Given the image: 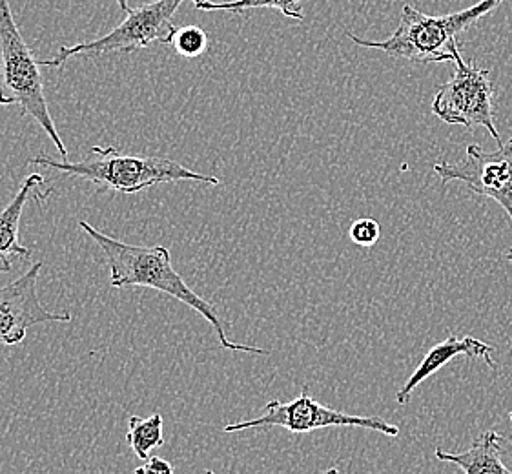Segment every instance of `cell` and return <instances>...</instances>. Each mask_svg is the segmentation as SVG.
Segmentation results:
<instances>
[{
	"mask_svg": "<svg viewBox=\"0 0 512 474\" xmlns=\"http://www.w3.org/2000/svg\"><path fill=\"white\" fill-rule=\"evenodd\" d=\"M79 227L92 237L108 261L112 289L126 290L143 287V289L157 290V292L168 294L177 301H181L185 307H190L197 314H201L212 325V329L216 330L217 340L226 351L267 356V349L241 345V343L228 340L225 325L219 318L216 307L190 289L186 285L185 279L181 278V274L175 272L174 265H172V254L168 248L161 247V245L159 247L128 245L121 239H115V237L97 230L88 221H79Z\"/></svg>",
	"mask_w": 512,
	"mask_h": 474,
	"instance_id": "6da1fadb",
	"label": "cell"
},
{
	"mask_svg": "<svg viewBox=\"0 0 512 474\" xmlns=\"http://www.w3.org/2000/svg\"><path fill=\"white\" fill-rule=\"evenodd\" d=\"M92 154L97 159L86 161H57L48 154H39L30 159V165L46 166L64 176L86 179L93 185L123 194H137L164 183L197 181L206 185H219V179L194 172L190 168L166 159V157H141L124 155L113 146H93Z\"/></svg>",
	"mask_w": 512,
	"mask_h": 474,
	"instance_id": "7a4b0ae2",
	"label": "cell"
},
{
	"mask_svg": "<svg viewBox=\"0 0 512 474\" xmlns=\"http://www.w3.org/2000/svg\"><path fill=\"white\" fill-rule=\"evenodd\" d=\"M505 0H482L467 10L434 17L425 15L412 8L409 4L403 6L400 26L385 41H365L347 31V37L354 44L387 53L394 59H407L414 62H452L449 52L458 35L469 30L476 22L487 17L489 13L500 8Z\"/></svg>",
	"mask_w": 512,
	"mask_h": 474,
	"instance_id": "3957f363",
	"label": "cell"
},
{
	"mask_svg": "<svg viewBox=\"0 0 512 474\" xmlns=\"http://www.w3.org/2000/svg\"><path fill=\"white\" fill-rule=\"evenodd\" d=\"M0 106L21 108L22 115L33 117L52 139L62 157H68L44 95L41 61L31 53L11 13L10 0H0Z\"/></svg>",
	"mask_w": 512,
	"mask_h": 474,
	"instance_id": "277c9868",
	"label": "cell"
},
{
	"mask_svg": "<svg viewBox=\"0 0 512 474\" xmlns=\"http://www.w3.org/2000/svg\"><path fill=\"white\" fill-rule=\"evenodd\" d=\"M185 0H155L126 13L115 30L101 39L81 42L75 46H62L59 55L50 61H41L42 68H62L73 57L97 59L108 53H134L150 48L155 42L172 44L177 35L174 24L175 11Z\"/></svg>",
	"mask_w": 512,
	"mask_h": 474,
	"instance_id": "5b68a950",
	"label": "cell"
},
{
	"mask_svg": "<svg viewBox=\"0 0 512 474\" xmlns=\"http://www.w3.org/2000/svg\"><path fill=\"white\" fill-rule=\"evenodd\" d=\"M449 52L452 53L456 72L434 95L432 114L447 124H460L465 128L483 126L492 139L502 145V137L494 123L491 75L476 64L463 61L458 42L452 44Z\"/></svg>",
	"mask_w": 512,
	"mask_h": 474,
	"instance_id": "8992f818",
	"label": "cell"
},
{
	"mask_svg": "<svg viewBox=\"0 0 512 474\" xmlns=\"http://www.w3.org/2000/svg\"><path fill=\"white\" fill-rule=\"evenodd\" d=\"M257 427H281V429H287L290 434H307L319 429H328V427H359V429H369V431L385 434L389 438L400 436V427L392 425L383 418L341 413L338 409L316 402L310 396L308 385H303L301 394L292 402L283 403L279 400L268 402L265 405V413L259 418L228 423L225 433H239L245 429H257Z\"/></svg>",
	"mask_w": 512,
	"mask_h": 474,
	"instance_id": "52a82bcc",
	"label": "cell"
},
{
	"mask_svg": "<svg viewBox=\"0 0 512 474\" xmlns=\"http://www.w3.org/2000/svg\"><path fill=\"white\" fill-rule=\"evenodd\" d=\"M434 172L440 176L443 185L461 181L474 194L496 201L512 221V137L498 145V150L494 152H485L478 145H469L463 161L454 165L447 161L436 163ZM505 258L512 263V248Z\"/></svg>",
	"mask_w": 512,
	"mask_h": 474,
	"instance_id": "ba28073f",
	"label": "cell"
},
{
	"mask_svg": "<svg viewBox=\"0 0 512 474\" xmlns=\"http://www.w3.org/2000/svg\"><path fill=\"white\" fill-rule=\"evenodd\" d=\"M44 263L31 265L21 278L0 287V345L13 347L26 340L28 329L41 323H70V312H52L42 305L37 281Z\"/></svg>",
	"mask_w": 512,
	"mask_h": 474,
	"instance_id": "9c48e42d",
	"label": "cell"
},
{
	"mask_svg": "<svg viewBox=\"0 0 512 474\" xmlns=\"http://www.w3.org/2000/svg\"><path fill=\"white\" fill-rule=\"evenodd\" d=\"M496 351L492 345L485 343V341L472 338V336H465V338H458V336H449L447 340L441 341L438 345H434L431 351L425 354V358L421 360L418 369L412 372L407 383L401 387L400 392L396 394V402L400 405H407L412 398L414 389L429 380L436 372L443 369L449 361L454 360L456 356H467V358H482L487 361V365L496 371V361L492 360L491 352Z\"/></svg>",
	"mask_w": 512,
	"mask_h": 474,
	"instance_id": "30bf717a",
	"label": "cell"
},
{
	"mask_svg": "<svg viewBox=\"0 0 512 474\" xmlns=\"http://www.w3.org/2000/svg\"><path fill=\"white\" fill-rule=\"evenodd\" d=\"M46 177L42 174H31L22 181L17 196L13 197L10 205L0 210V272H11V259L30 258L33 250L24 247L19 241V228L24 205L28 203L31 194L37 192L39 186H44Z\"/></svg>",
	"mask_w": 512,
	"mask_h": 474,
	"instance_id": "8fae6325",
	"label": "cell"
},
{
	"mask_svg": "<svg viewBox=\"0 0 512 474\" xmlns=\"http://www.w3.org/2000/svg\"><path fill=\"white\" fill-rule=\"evenodd\" d=\"M434 456L445 464L458 465L465 474H512L502 462V436L496 431L480 434L465 453H445L436 447Z\"/></svg>",
	"mask_w": 512,
	"mask_h": 474,
	"instance_id": "7c38bea8",
	"label": "cell"
},
{
	"mask_svg": "<svg viewBox=\"0 0 512 474\" xmlns=\"http://www.w3.org/2000/svg\"><path fill=\"white\" fill-rule=\"evenodd\" d=\"M126 442L137 458L148 460L154 449L164 445L163 416L154 413L150 418L132 416L128 422Z\"/></svg>",
	"mask_w": 512,
	"mask_h": 474,
	"instance_id": "4fadbf2b",
	"label": "cell"
},
{
	"mask_svg": "<svg viewBox=\"0 0 512 474\" xmlns=\"http://www.w3.org/2000/svg\"><path fill=\"white\" fill-rule=\"evenodd\" d=\"M195 10L201 11H243L257 10V8H272L283 13L288 19L305 21V13L301 8L303 0H230V2H212V0H192Z\"/></svg>",
	"mask_w": 512,
	"mask_h": 474,
	"instance_id": "5bb4252c",
	"label": "cell"
},
{
	"mask_svg": "<svg viewBox=\"0 0 512 474\" xmlns=\"http://www.w3.org/2000/svg\"><path fill=\"white\" fill-rule=\"evenodd\" d=\"M174 44L175 50L181 53L183 57L194 59V57H199L201 53H205L206 46H208V37L201 28L186 26V28L177 31Z\"/></svg>",
	"mask_w": 512,
	"mask_h": 474,
	"instance_id": "9a60e30c",
	"label": "cell"
},
{
	"mask_svg": "<svg viewBox=\"0 0 512 474\" xmlns=\"http://www.w3.org/2000/svg\"><path fill=\"white\" fill-rule=\"evenodd\" d=\"M381 227L376 219L361 217L356 219L349 228L350 241L361 248H372L378 243Z\"/></svg>",
	"mask_w": 512,
	"mask_h": 474,
	"instance_id": "2e32d148",
	"label": "cell"
},
{
	"mask_svg": "<svg viewBox=\"0 0 512 474\" xmlns=\"http://www.w3.org/2000/svg\"><path fill=\"white\" fill-rule=\"evenodd\" d=\"M135 474H174V467L170 462H166L164 458L152 456L146 460L143 467H137Z\"/></svg>",
	"mask_w": 512,
	"mask_h": 474,
	"instance_id": "e0dca14e",
	"label": "cell"
},
{
	"mask_svg": "<svg viewBox=\"0 0 512 474\" xmlns=\"http://www.w3.org/2000/svg\"><path fill=\"white\" fill-rule=\"evenodd\" d=\"M205 474H217L214 473V471H205ZM319 474H341V471H339L338 467H328L327 471H323V473Z\"/></svg>",
	"mask_w": 512,
	"mask_h": 474,
	"instance_id": "ac0fdd59",
	"label": "cell"
},
{
	"mask_svg": "<svg viewBox=\"0 0 512 474\" xmlns=\"http://www.w3.org/2000/svg\"><path fill=\"white\" fill-rule=\"evenodd\" d=\"M117 4H119V8H121V11H124V13H128V11H130L128 0H117Z\"/></svg>",
	"mask_w": 512,
	"mask_h": 474,
	"instance_id": "d6986e66",
	"label": "cell"
},
{
	"mask_svg": "<svg viewBox=\"0 0 512 474\" xmlns=\"http://www.w3.org/2000/svg\"><path fill=\"white\" fill-rule=\"evenodd\" d=\"M509 420H511V423H512V411H511V414H509Z\"/></svg>",
	"mask_w": 512,
	"mask_h": 474,
	"instance_id": "ffe728a7",
	"label": "cell"
}]
</instances>
